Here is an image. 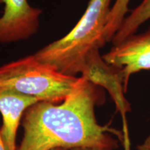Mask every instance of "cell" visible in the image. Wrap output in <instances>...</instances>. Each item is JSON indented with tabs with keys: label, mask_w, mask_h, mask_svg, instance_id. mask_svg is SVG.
Returning <instances> with one entry per match:
<instances>
[{
	"label": "cell",
	"mask_w": 150,
	"mask_h": 150,
	"mask_svg": "<svg viewBox=\"0 0 150 150\" xmlns=\"http://www.w3.org/2000/svg\"><path fill=\"white\" fill-rule=\"evenodd\" d=\"M0 150H6L2 138H1V133H0Z\"/></svg>",
	"instance_id": "12"
},
{
	"label": "cell",
	"mask_w": 150,
	"mask_h": 150,
	"mask_svg": "<svg viewBox=\"0 0 150 150\" xmlns=\"http://www.w3.org/2000/svg\"><path fill=\"white\" fill-rule=\"evenodd\" d=\"M100 86L80 76L77 85L63 102L35 103L24 112L23 138L17 150L88 148L113 150L122 132L97 122L95 108L104 102Z\"/></svg>",
	"instance_id": "1"
},
{
	"label": "cell",
	"mask_w": 150,
	"mask_h": 150,
	"mask_svg": "<svg viewBox=\"0 0 150 150\" xmlns=\"http://www.w3.org/2000/svg\"><path fill=\"white\" fill-rule=\"evenodd\" d=\"M70 150H97V149H88V148H74Z\"/></svg>",
	"instance_id": "13"
},
{
	"label": "cell",
	"mask_w": 150,
	"mask_h": 150,
	"mask_svg": "<svg viewBox=\"0 0 150 150\" xmlns=\"http://www.w3.org/2000/svg\"><path fill=\"white\" fill-rule=\"evenodd\" d=\"M38 102L34 97L0 88V113L3 120L0 133L6 150H17L16 137L20 121L27 108Z\"/></svg>",
	"instance_id": "7"
},
{
	"label": "cell",
	"mask_w": 150,
	"mask_h": 150,
	"mask_svg": "<svg viewBox=\"0 0 150 150\" xmlns=\"http://www.w3.org/2000/svg\"><path fill=\"white\" fill-rule=\"evenodd\" d=\"M137 148L138 150H150V134L146 138L143 143L138 145Z\"/></svg>",
	"instance_id": "11"
},
{
	"label": "cell",
	"mask_w": 150,
	"mask_h": 150,
	"mask_svg": "<svg viewBox=\"0 0 150 150\" xmlns=\"http://www.w3.org/2000/svg\"><path fill=\"white\" fill-rule=\"evenodd\" d=\"M122 135H123V145L125 150H131L130 149V139H129L128 125L126 117H122Z\"/></svg>",
	"instance_id": "10"
},
{
	"label": "cell",
	"mask_w": 150,
	"mask_h": 150,
	"mask_svg": "<svg viewBox=\"0 0 150 150\" xmlns=\"http://www.w3.org/2000/svg\"><path fill=\"white\" fill-rule=\"evenodd\" d=\"M112 0H90L77 24L66 35L35 52L38 60L56 70L76 76L91 54L106 42L104 31Z\"/></svg>",
	"instance_id": "2"
},
{
	"label": "cell",
	"mask_w": 150,
	"mask_h": 150,
	"mask_svg": "<svg viewBox=\"0 0 150 150\" xmlns=\"http://www.w3.org/2000/svg\"><path fill=\"white\" fill-rule=\"evenodd\" d=\"M150 19V0H142L136 8L124 19L119 29L112 39L113 45L119 44L134 35L142 24Z\"/></svg>",
	"instance_id": "8"
},
{
	"label": "cell",
	"mask_w": 150,
	"mask_h": 150,
	"mask_svg": "<svg viewBox=\"0 0 150 150\" xmlns=\"http://www.w3.org/2000/svg\"><path fill=\"white\" fill-rule=\"evenodd\" d=\"M81 76L106 89L115 102L117 111L121 114L122 117H126L131 107L125 97L124 79L119 69L108 64L99 52L96 51L87 61Z\"/></svg>",
	"instance_id": "6"
},
{
	"label": "cell",
	"mask_w": 150,
	"mask_h": 150,
	"mask_svg": "<svg viewBox=\"0 0 150 150\" xmlns=\"http://www.w3.org/2000/svg\"><path fill=\"white\" fill-rule=\"evenodd\" d=\"M53 150H67V149H63V148H57V149H54Z\"/></svg>",
	"instance_id": "14"
},
{
	"label": "cell",
	"mask_w": 150,
	"mask_h": 150,
	"mask_svg": "<svg viewBox=\"0 0 150 150\" xmlns=\"http://www.w3.org/2000/svg\"><path fill=\"white\" fill-rule=\"evenodd\" d=\"M102 58L108 64L120 70L126 92L131 75L150 70V28L145 33L131 35L113 45Z\"/></svg>",
	"instance_id": "4"
},
{
	"label": "cell",
	"mask_w": 150,
	"mask_h": 150,
	"mask_svg": "<svg viewBox=\"0 0 150 150\" xmlns=\"http://www.w3.org/2000/svg\"><path fill=\"white\" fill-rule=\"evenodd\" d=\"M129 1L130 0H115V2L110 8L104 31L106 42L112 40L114 35L122 23L124 19L126 18L127 13L129 11Z\"/></svg>",
	"instance_id": "9"
},
{
	"label": "cell",
	"mask_w": 150,
	"mask_h": 150,
	"mask_svg": "<svg viewBox=\"0 0 150 150\" xmlns=\"http://www.w3.org/2000/svg\"><path fill=\"white\" fill-rule=\"evenodd\" d=\"M79 80V77L63 74L42 63L34 54L0 66V88L34 97L40 102H62Z\"/></svg>",
	"instance_id": "3"
},
{
	"label": "cell",
	"mask_w": 150,
	"mask_h": 150,
	"mask_svg": "<svg viewBox=\"0 0 150 150\" xmlns=\"http://www.w3.org/2000/svg\"><path fill=\"white\" fill-rule=\"evenodd\" d=\"M4 13L0 17V43L29 39L38 31L42 9L31 6L27 0H0Z\"/></svg>",
	"instance_id": "5"
}]
</instances>
